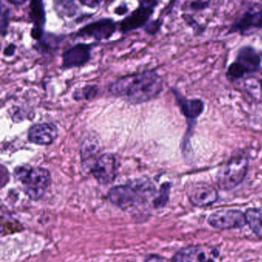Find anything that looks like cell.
Instances as JSON below:
<instances>
[{
	"instance_id": "obj_21",
	"label": "cell",
	"mask_w": 262,
	"mask_h": 262,
	"mask_svg": "<svg viewBox=\"0 0 262 262\" xmlns=\"http://www.w3.org/2000/svg\"><path fill=\"white\" fill-rule=\"evenodd\" d=\"M170 188L171 185L169 183H165L162 185L159 195L155 200V206L156 208H162L166 205L169 195Z\"/></svg>"
},
{
	"instance_id": "obj_11",
	"label": "cell",
	"mask_w": 262,
	"mask_h": 262,
	"mask_svg": "<svg viewBox=\"0 0 262 262\" xmlns=\"http://www.w3.org/2000/svg\"><path fill=\"white\" fill-rule=\"evenodd\" d=\"M187 196L191 205L207 207L215 203L219 199L217 190L206 182H192L186 188Z\"/></svg>"
},
{
	"instance_id": "obj_22",
	"label": "cell",
	"mask_w": 262,
	"mask_h": 262,
	"mask_svg": "<svg viewBox=\"0 0 262 262\" xmlns=\"http://www.w3.org/2000/svg\"><path fill=\"white\" fill-rule=\"evenodd\" d=\"M182 18H183L185 22L186 23L187 25L191 27V28L195 32L196 34H202V33L205 32V26L200 25L191 15H182Z\"/></svg>"
},
{
	"instance_id": "obj_19",
	"label": "cell",
	"mask_w": 262,
	"mask_h": 262,
	"mask_svg": "<svg viewBox=\"0 0 262 262\" xmlns=\"http://www.w3.org/2000/svg\"><path fill=\"white\" fill-rule=\"evenodd\" d=\"M55 10L61 17H72L76 14L78 6L73 1H57L55 3Z\"/></svg>"
},
{
	"instance_id": "obj_4",
	"label": "cell",
	"mask_w": 262,
	"mask_h": 262,
	"mask_svg": "<svg viewBox=\"0 0 262 262\" xmlns=\"http://www.w3.org/2000/svg\"><path fill=\"white\" fill-rule=\"evenodd\" d=\"M13 176L23 184L24 191L32 200L42 199L51 183L50 171L42 167L19 165L15 168Z\"/></svg>"
},
{
	"instance_id": "obj_20",
	"label": "cell",
	"mask_w": 262,
	"mask_h": 262,
	"mask_svg": "<svg viewBox=\"0 0 262 262\" xmlns=\"http://www.w3.org/2000/svg\"><path fill=\"white\" fill-rule=\"evenodd\" d=\"M99 89L97 85H88L84 86L81 90H76L73 93V98L76 100H91L97 96Z\"/></svg>"
},
{
	"instance_id": "obj_27",
	"label": "cell",
	"mask_w": 262,
	"mask_h": 262,
	"mask_svg": "<svg viewBox=\"0 0 262 262\" xmlns=\"http://www.w3.org/2000/svg\"><path fill=\"white\" fill-rule=\"evenodd\" d=\"M16 47L14 44H10V45L6 47L5 50H4V55H5L6 56H13L15 52H16Z\"/></svg>"
},
{
	"instance_id": "obj_29",
	"label": "cell",
	"mask_w": 262,
	"mask_h": 262,
	"mask_svg": "<svg viewBox=\"0 0 262 262\" xmlns=\"http://www.w3.org/2000/svg\"><path fill=\"white\" fill-rule=\"evenodd\" d=\"M81 4L82 5L92 7V8H96V7H99L102 4V2L101 1H81Z\"/></svg>"
},
{
	"instance_id": "obj_9",
	"label": "cell",
	"mask_w": 262,
	"mask_h": 262,
	"mask_svg": "<svg viewBox=\"0 0 262 262\" xmlns=\"http://www.w3.org/2000/svg\"><path fill=\"white\" fill-rule=\"evenodd\" d=\"M159 3L157 1H142L139 3V6L133 13H130L123 21L121 23L120 30L125 33L133 30H138L148 24V19L154 13Z\"/></svg>"
},
{
	"instance_id": "obj_25",
	"label": "cell",
	"mask_w": 262,
	"mask_h": 262,
	"mask_svg": "<svg viewBox=\"0 0 262 262\" xmlns=\"http://www.w3.org/2000/svg\"><path fill=\"white\" fill-rule=\"evenodd\" d=\"M163 24V20L162 19H156V20L151 21L149 24L145 26V31L150 35H155L160 30Z\"/></svg>"
},
{
	"instance_id": "obj_23",
	"label": "cell",
	"mask_w": 262,
	"mask_h": 262,
	"mask_svg": "<svg viewBox=\"0 0 262 262\" xmlns=\"http://www.w3.org/2000/svg\"><path fill=\"white\" fill-rule=\"evenodd\" d=\"M10 10L4 7L2 4V10H1V33L4 36L7 34L9 24H10Z\"/></svg>"
},
{
	"instance_id": "obj_1",
	"label": "cell",
	"mask_w": 262,
	"mask_h": 262,
	"mask_svg": "<svg viewBox=\"0 0 262 262\" xmlns=\"http://www.w3.org/2000/svg\"><path fill=\"white\" fill-rule=\"evenodd\" d=\"M163 79L154 70L127 75L110 85V93L131 104H142L156 99L163 90Z\"/></svg>"
},
{
	"instance_id": "obj_18",
	"label": "cell",
	"mask_w": 262,
	"mask_h": 262,
	"mask_svg": "<svg viewBox=\"0 0 262 262\" xmlns=\"http://www.w3.org/2000/svg\"><path fill=\"white\" fill-rule=\"evenodd\" d=\"M245 217L251 231L262 239V211L257 208H249L245 212Z\"/></svg>"
},
{
	"instance_id": "obj_13",
	"label": "cell",
	"mask_w": 262,
	"mask_h": 262,
	"mask_svg": "<svg viewBox=\"0 0 262 262\" xmlns=\"http://www.w3.org/2000/svg\"><path fill=\"white\" fill-rule=\"evenodd\" d=\"M116 24L110 18H102L90 23L78 31L77 36L83 39H94L104 40L110 39L116 32Z\"/></svg>"
},
{
	"instance_id": "obj_8",
	"label": "cell",
	"mask_w": 262,
	"mask_h": 262,
	"mask_svg": "<svg viewBox=\"0 0 262 262\" xmlns=\"http://www.w3.org/2000/svg\"><path fill=\"white\" fill-rule=\"evenodd\" d=\"M210 226L217 230L242 228L247 225L245 213L236 209H222L214 211L208 219Z\"/></svg>"
},
{
	"instance_id": "obj_28",
	"label": "cell",
	"mask_w": 262,
	"mask_h": 262,
	"mask_svg": "<svg viewBox=\"0 0 262 262\" xmlns=\"http://www.w3.org/2000/svg\"><path fill=\"white\" fill-rule=\"evenodd\" d=\"M128 11V7H127V5H125V4H121V5H119V7H118L115 10V13L119 15V16H122V15L125 14V13H126Z\"/></svg>"
},
{
	"instance_id": "obj_5",
	"label": "cell",
	"mask_w": 262,
	"mask_h": 262,
	"mask_svg": "<svg viewBox=\"0 0 262 262\" xmlns=\"http://www.w3.org/2000/svg\"><path fill=\"white\" fill-rule=\"evenodd\" d=\"M261 64L260 53L252 46H243L237 50L235 58L228 66L225 77L228 82H237L245 76L258 73Z\"/></svg>"
},
{
	"instance_id": "obj_24",
	"label": "cell",
	"mask_w": 262,
	"mask_h": 262,
	"mask_svg": "<svg viewBox=\"0 0 262 262\" xmlns=\"http://www.w3.org/2000/svg\"><path fill=\"white\" fill-rule=\"evenodd\" d=\"M211 4V1H193L188 4V10L193 12L205 11L209 8Z\"/></svg>"
},
{
	"instance_id": "obj_17",
	"label": "cell",
	"mask_w": 262,
	"mask_h": 262,
	"mask_svg": "<svg viewBox=\"0 0 262 262\" xmlns=\"http://www.w3.org/2000/svg\"><path fill=\"white\" fill-rule=\"evenodd\" d=\"M31 22L33 23V28H43L46 23V12L43 2L42 1H32L30 4V11H29Z\"/></svg>"
},
{
	"instance_id": "obj_30",
	"label": "cell",
	"mask_w": 262,
	"mask_h": 262,
	"mask_svg": "<svg viewBox=\"0 0 262 262\" xmlns=\"http://www.w3.org/2000/svg\"><path fill=\"white\" fill-rule=\"evenodd\" d=\"M9 3L12 4H15V5H22V4H25L26 2H24V1H14V0L11 1V0H9Z\"/></svg>"
},
{
	"instance_id": "obj_7",
	"label": "cell",
	"mask_w": 262,
	"mask_h": 262,
	"mask_svg": "<svg viewBox=\"0 0 262 262\" xmlns=\"http://www.w3.org/2000/svg\"><path fill=\"white\" fill-rule=\"evenodd\" d=\"M262 29V7L257 4L248 7L230 26L227 35L237 34L245 36Z\"/></svg>"
},
{
	"instance_id": "obj_31",
	"label": "cell",
	"mask_w": 262,
	"mask_h": 262,
	"mask_svg": "<svg viewBox=\"0 0 262 262\" xmlns=\"http://www.w3.org/2000/svg\"><path fill=\"white\" fill-rule=\"evenodd\" d=\"M260 93H261V96H262V78L260 80Z\"/></svg>"
},
{
	"instance_id": "obj_26",
	"label": "cell",
	"mask_w": 262,
	"mask_h": 262,
	"mask_svg": "<svg viewBox=\"0 0 262 262\" xmlns=\"http://www.w3.org/2000/svg\"><path fill=\"white\" fill-rule=\"evenodd\" d=\"M145 262H166L163 257L156 254H150L145 258Z\"/></svg>"
},
{
	"instance_id": "obj_2",
	"label": "cell",
	"mask_w": 262,
	"mask_h": 262,
	"mask_svg": "<svg viewBox=\"0 0 262 262\" xmlns=\"http://www.w3.org/2000/svg\"><path fill=\"white\" fill-rule=\"evenodd\" d=\"M171 90L181 113L186 119L187 129L181 142V149L184 156L188 157L190 155H192L191 138L194 135L198 120L205 112V103L200 98H187L177 89L171 88Z\"/></svg>"
},
{
	"instance_id": "obj_10",
	"label": "cell",
	"mask_w": 262,
	"mask_h": 262,
	"mask_svg": "<svg viewBox=\"0 0 262 262\" xmlns=\"http://www.w3.org/2000/svg\"><path fill=\"white\" fill-rule=\"evenodd\" d=\"M117 158L112 153H105L99 156L91 172L98 182L101 185H108L114 182L117 176Z\"/></svg>"
},
{
	"instance_id": "obj_16",
	"label": "cell",
	"mask_w": 262,
	"mask_h": 262,
	"mask_svg": "<svg viewBox=\"0 0 262 262\" xmlns=\"http://www.w3.org/2000/svg\"><path fill=\"white\" fill-rule=\"evenodd\" d=\"M100 151V144L96 136H90L85 138L81 145L80 154L82 167L91 171L96 163L98 154Z\"/></svg>"
},
{
	"instance_id": "obj_3",
	"label": "cell",
	"mask_w": 262,
	"mask_h": 262,
	"mask_svg": "<svg viewBox=\"0 0 262 262\" xmlns=\"http://www.w3.org/2000/svg\"><path fill=\"white\" fill-rule=\"evenodd\" d=\"M155 191L156 188L150 181L140 180L132 185L113 187L108 191V197L113 205L126 211L144 204L147 200V194Z\"/></svg>"
},
{
	"instance_id": "obj_12",
	"label": "cell",
	"mask_w": 262,
	"mask_h": 262,
	"mask_svg": "<svg viewBox=\"0 0 262 262\" xmlns=\"http://www.w3.org/2000/svg\"><path fill=\"white\" fill-rule=\"evenodd\" d=\"M217 250L205 245H191L178 251L171 262H214Z\"/></svg>"
},
{
	"instance_id": "obj_6",
	"label": "cell",
	"mask_w": 262,
	"mask_h": 262,
	"mask_svg": "<svg viewBox=\"0 0 262 262\" xmlns=\"http://www.w3.org/2000/svg\"><path fill=\"white\" fill-rule=\"evenodd\" d=\"M249 168V158L245 151L236 153L219 170L217 186L223 191L234 189L242 183Z\"/></svg>"
},
{
	"instance_id": "obj_15",
	"label": "cell",
	"mask_w": 262,
	"mask_h": 262,
	"mask_svg": "<svg viewBox=\"0 0 262 262\" xmlns=\"http://www.w3.org/2000/svg\"><path fill=\"white\" fill-rule=\"evenodd\" d=\"M58 136V129L53 123H37L32 125L28 132V139L38 145H50Z\"/></svg>"
},
{
	"instance_id": "obj_14",
	"label": "cell",
	"mask_w": 262,
	"mask_h": 262,
	"mask_svg": "<svg viewBox=\"0 0 262 262\" xmlns=\"http://www.w3.org/2000/svg\"><path fill=\"white\" fill-rule=\"evenodd\" d=\"M92 46L77 43L67 49L62 54V68L82 67L91 59Z\"/></svg>"
}]
</instances>
